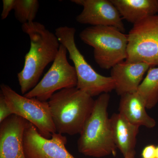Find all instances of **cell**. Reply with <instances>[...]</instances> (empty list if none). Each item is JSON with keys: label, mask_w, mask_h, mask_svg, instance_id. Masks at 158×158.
I'll return each instance as SVG.
<instances>
[{"label": "cell", "mask_w": 158, "mask_h": 158, "mask_svg": "<svg viewBox=\"0 0 158 158\" xmlns=\"http://www.w3.org/2000/svg\"><path fill=\"white\" fill-rule=\"evenodd\" d=\"M22 30L28 35L31 41L23 68L17 75L21 91L24 95L37 85L46 66L54 62L61 44L56 34L41 23L34 21L23 24Z\"/></svg>", "instance_id": "cell-1"}, {"label": "cell", "mask_w": 158, "mask_h": 158, "mask_svg": "<svg viewBox=\"0 0 158 158\" xmlns=\"http://www.w3.org/2000/svg\"><path fill=\"white\" fill-rule=\"evenodd\" d=\"M48 102L56 132L71 136L81 134L95 104L76 87L57 91Z\"/></svg>", "instance_id": "cell-2"}, {"label": "cell", "mask_w": 158, "mask_h": 158, "mask_svg": "<svg viewBox=\"0 0 158 158\" xmlns=\"http://www.w3.org/2000/svg\"><path fill=\"white\" fill-rule=\"evenodd\" d=\"M110 100L109 93H104L95 100L77 141L79 152L84 155L97 158L116 156L117 148L108 113Z\"/></svg>", "instance_id": "cell-3"}, {"label": "cell", "mask_w": 158, "mask_h": 158, "mask_svg": "<svg viewBox=\"0 0 158 158\" xmlns=\"http://www.w3.org/2000/svg\"><path fill=\"white\" fill-rule=\"evenodd\" d=\"M83 42L94 48V57L101 68L111 69L127 58L128 37L110 26H91L80 34Z\"/></svg>", "instance_id": "cell-4"}, {"label": "cell", "mask_w": 158, "mask_h": 158, "mask_svg": "<svg viewBox=\"0 0 158 158\" xmlns=\"http://www.w3.org/2000/svg\"><path fill=\"white\" fill-rule=\"evenodd\" d=\"M76 32L73 27L62 26L56 29L55 34L60 43L67 49L69 59L73 62L77 77L76 88L92 98L115 90L113 78L98 73L81 53L76 44Z\"/></svg>", "instance_id": "cell-5"}, {"label": "cell", "mask_w": 158, "mask_h": 158, "mask_svg": "<svg viewBox=\"0 0 158 158\" xmlns=\"http://www.w3.org/2000/svg\"><path fill=\"white\" fill-rule=\"evenodd\" d=\"M0 87L13 114L31 123L46 138L50 139L56 133L48 102L20 95L6 84H2Z\"/></svg>", "instance_id": "cell-6"}, {"label": "cell", "mask_w": 158, "mask_h": 158, "mask_svg": "<svg viewBox=\"0 0 158 158\" xmlns=\"http://www.w3.org/2000/svg\"><path fill=\"white\" fill-rule=\"evenodd\" d=\"M126 61L158 65V15L146 18L134 25L127 35Z\"/></svg>", "instance_id": "cell-7"}, {"label": "cell", "mask_w": 158, "mask_h": 158, "mask_svg": "<svg viewBox=\"0 0 158 158\" xmlns=\"http://www.w3.org/2000/svg\"><path fill=\"white\" fill-rule=\"evenodd\" d=\"M67 52L66 48L61 44L58 55L48 71L37 85L24 96L48 102L57 91L77 87L76 71L68 62Z\"/></svg>", "instance_id": "cell-8"}, {"label": "cell", "mask_w": 158, "mask_h": 158, "mask_svg": "<svg viewBox=\"0 0 158 158\" xmlns=\"http://www.w3.org/2000/svg\"><path fill=\"white\" fill-rule=\"evenodd\" d=\"M67 138L55 133L50 139L40 134L35 126L27 121L23 135L26 158H75L65 148Z\"/></svg>", "instance_id": "cell-9"}, {"label": "cell", "mask_w": 158, "mask_h": 158, "mask_svg": "<svg viewBox=\"0 0 158 158\" xmlns=\"http://www.w3.org/2000/svg\"><path fill=\"white\" fill-rule=\"evenodd\" d=\"M72 2L83 7L76 17L79 23L92 26H110L124 33L122 18L111 0H72Z\"/></svg>", "instance_id": "cell-10"}, {"label": "cell", "mask_w": 158, "mask_h": 158, "mask_svg": "<svg viewBox=\"0 0 158 158\" xmlns=\"http://www.w3.org/2000/svg\"><path fill=\"white\" fill-rule=\"evenodd\" d=\"M27 121L12 114L0 124V158H26L23 135Z\"/></svg>", "instance_id": "cell-11"}, {"label": "cell", "mask_w": 158, "mask_h": 158, "mask_svg": "<svg viewBox=\"0 0 158 158\" xmlns=\"http://www.w3.org/2000/svg\"><path fill=\"white\" fill-rule=\"evenodd\" d=\"M151 67L144 62H129L125 60L111 69L110 77L115 82L116 93L119 96L137 92L143 77Z\"/></svg>", "instance_id": "cell-12"}, {"label": "cell", "mask_w": 158, "mask_h": 158, "mask_svg": "<svg viewBox=\"0 0 158 158\" xmlns=\"http://www.w3.org/2000/svg\"><path fill=\"white\" fill-rule=\"evenodd\" d=\"M119 113L131 123L151 129L156 125V120L146 112L144 99L138 92L127 93L120 96Z\"/></svg>", "instance_id": "cell-13"}, {"label": "cell", "mask_w": 158, "mask_h": 158, "mask_svg": "<svg viewBox=\"0 0 158 158\" xmlns=\"http://www.w3.org/2000/svg\"><path fill=\"white\" fill-rule=\"evenodd\" d=\"M110 120L114 142L123 156L135 151L140 127L132 124L119 113L113 114Z\"/></svg>", "instance_id": "cell-14"}, {"label": "cell", "mask_w": 158, "mask_h": 158, "mask_svg": "<svg viewBox=\"0 0 158 158\" xmlns=\"http://www.w3.org/2000/svg\"><path fill=\"white\" fill-rule=\"evenodd\" d=\"M122 18L133 25L157 15L158 0H111Z\"/></svg>", "instance_id": "cell-15"}, {"label": "cell", "mask_w": 158, "mask_h": 158, "mask_svg": "<svg viewBox=\"0 0 158 158\" xmlns=\"http://www.w3.org/2000/svg\"><path fill=\"white\" fill-rule=\"evenodd\" d=\"M137 92L144 99L146 109L155 106L158 102V67H150Z\"/></svg>", "instance_id": "cell-16"}, {"label": "cell", "mask_w": 158, "mask_h": 158, "mask_svg": "<svg viewBox=\"0 0 158 158\" xmlns=\"http://www.w3.org/2000/svg\"><path fill=\"white\" fill-rule=\"evenodd\" d=\"M37 0H16L14 9L15 16L22 23L33 22L39 8Z\"/></svg>", "instance_id": "cell-17"}, {"label": "cell", "mask_w": 158, "mask_h": 158, "mask_svg": "<svg viewBox=\"0 0 158 158\" xmlns=\"http://www.w3.org/2000/svg\"><path fill=\"white\" fill-rule=\"evenodd\" d=\"M13 114L3 94L0 93V123Z\"/></svg>", "instance_id": "cell-18"}, {"label": "cell", "mask_w": 158, "mask_h": 158, "mask_svg": "<svg viewBox=\"0 0 158 158\" xmlns=\"http://www.w3.org/2000/svg\"><path fill=\"white\" fill-rule=\"evenodd\" d=\"M16 0H3V9L1 14L2 20L6 19L9 13L12 10H14Z\"/></svg>", "instance_id": "cell-19"}, {"label": "cell", "mask_w": 158, "mask_h": 158, "mask_svg": "<svg viewBox=\"0 0 158 158\" xmlns=\"http://www.w3.org/2000/svg\"><path fill=\"white\" fill-rule=\"evenodd\" d=\"M156 147L153 144L145 146L141 152V158H156Z\"/></svg>", "instance_id": "cell-20"}, {"label": "cell", "mask_w": 158, "mask_h": 158, "mask_svg": "<svg viewBox=\"0 0 158 158\" xmlns=\"http://www.w3.org/2000/svg\"><path fill=\"white\" fill-rule=\"evenodd\" d=\"M156 158H158V146L156 147Z\"/></svg>", "instance_id": "cell-21"}]
</instances>
